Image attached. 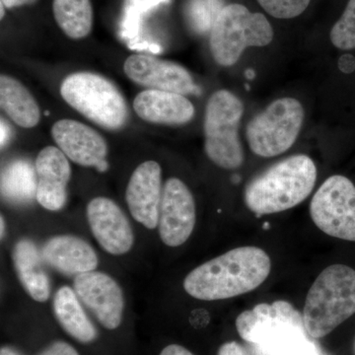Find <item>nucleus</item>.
<instances>
[{"label":"nucleus","mask_w":355,"mask_h":355,"mask_svg":"<svg viewBox=\"0 0 355 355\" xmlns=\"http://www.w3.org/2000/svg\"><path fill=\"white\" fill-rule=\"evenodd\" d=\"M0 223H1V229H0V231H1V238H2V237H3V235H4V231H6V223H4L3 216H1V221H0Z\"/></svg>","instance_id":"72a5a7b5"},{"label":"nucleus","mask_w":355,"mask_h":355,"mask_svg":"<svg viewBox=\"0 0 355 355\" xmlns=\"http://www.w3.org/2000/svg\"><path fill=\"white\" fill-rule=\"evenodd\" d=\"M303 121L304 109L301 103L293 98H280L248 123V144L261 157L279 156L293 146Z\"/></svg>","instance_id":"0eeeda50"},{"label":"nucleus","mask_w":355,"mask_h":355,"mask_svg":"<svg viewBox=\"0 0 355 355\" xmlns=\"http://www.w3.org/2000/svg\"><path fill=\"white\" fill-rule=\"evenodd\" d=\"M310 216L324 234L355 242V186L352 182L342 175L328 178L311 200Z\"/></svg>","instance_id":"6e6552de"},{"label":"nucleus","mask_w":355,"mask_h":355,"mask_svg":"<svg viewBox=\"0 0 355 355\" xmlns=\"http://www.w3.org/2000/svg\"><path fill=\"white\" fill-rule=\"evenodd\" d=\"M53 12L62 31L72 40L86 38L93 26L90 0H53Z\"/></svg>","instance_id":"4be33fe9"},{"label":"nucleus","mask_w":355,"mask_h":355,"mask_svg":"<svg viewBox=\"0 0 355 355\" xmlns=\"http://www.w3.org/2000/svg\"><path fill=\"white\" fill-rule=\"evenodd\" d=\"M37 0H1V4H3L6 8H15V7H21L24 6H30L35 3Z\"/></svg>","instance_id":"c756f323"},{"label":"nucleus","mask_w":355,"mask_h":355,"mask_svg":"<svg viewBox=\"0 0 355 355\" xmlns=\"http://www.w3.org/2000/svg\"><path fill=\"white\" fill-rule=\"evenodd\" d=\"M51 137L67 158L83 167L108 171V146L99 132L80 121H58L51 128Z\"/></svg>","instance_id":"f8f14e48"},{"label":"nucleus","mask_w":355,"mask_h":355,"mask_svg":"<svg viewBox=\"0 0 355 355\" xmlns=\"http://www.w3.org/2000/svg\"><path fill=\"white\" fill-rule=\"evenodd\" d=\"M316 180L314 161L293 155L254 177L245 188V203L259 217L286 211L309 197Z\"/></svg>","instance_id":"f03ea898"},{"label":"nucleus","mask_w":355,"mask_h":355,"mask_svg":"<svg viewBox=\"0 0 355 355\" xmlns=\"http://www.w3.org/2000/svg\"><path fill=\"white\" fill-rule=\"evenodd\" d=\"M243 114L241 100L230 91H216L207 102L203 125L205 150L207 157L223 169H237L244 162L239 137Z\"/></svg>","instance_id":"423d86ee"},{"label":"nucleus","mask_w":355,"mask_h":355,"mask_svg":"<svg viewBox=\"0 0 355 355\" xmlns=\"http://www.w3.org/2000/svg\"><path fill=\"white\" fill-rule=\"evenodd\" d=\"M12 259L18 279L25 291L37 302H46L50 298L51 282L36 244L30 239H21L14 247Z\"/></svg>","instance_id":"6ab92c4d"},{"label":"nucleus","mask_w":355,"mask_h":355,"mask_svg":"<svg viewBox=\"0 0 355 355\" xmlns=\"http://www.w3.org/2000/svg\"><path fill=\"white\" fill-rule=\"evenodd\" d=\"M354 314L355 270L345 265L328 266L308 291L302 315L306 331L319 340Z\"/></svg>","instance_id":"7ed1b4c3"},{"label":"nucleus","mask_w":355,"mask_h":355,"mask_svg":"<svg viewBox=\"0 0 355 355\" xmlns=\"http://www.w3.org/2000/svg\"><path fill=\"white\" fill-rule=\"evenodd\" d=\"M4 6L3 4H0V9H1V14H0V17L3 18L4 13H6V11H4Z\"/></svg>","instance_id":"f704fd0d"},{"label":"nucleus","mask_w":355,"mask_h":355,"mask_svg":"<svg viewBox=\"0 0 355 355\" xmlns=\"http://www.w3.org/2000/svg\"><path fill=\"white\" fill-rule=\"evenodd\" d=\"M196 202L190 189L178 178L167 180L162 191L159 235L169 247L188 241L196 226Z\"/></svg>","instance_id":"9d476101"},{"label":"nucleus","mask_w":355,"mask_h":355,"mask_svg":"<svg viewBox=\"0 0 355 355\" xmlns=\"http://www.w3.org/2000/svg\"><path fill=\"white\" fill-rule=\"evenodd\" d=\"M35 169L40 205L51 211L62 209L67 202V188L71 177L69 158L58 147H44L37 156Z\"/></svg>","instance_id":"dca6fc26"},{"label":"nucleus","mask_w":355,"mask_h":355,"mask_svg":"<svg viewBox=\"0 0 355 355\" xmlns=\"http://www.w3.org/2000/svg\"><path fill=\"white\" fill-rule=\"evenodd\" d=\"M87 218L91 232L107 253L121 256L132 250L135 242L132 225L111 198H93L87 205Z\"/></svg>","instance_id":"4468645a"},{"label":"nucleus","mask_w":355,"mask_h":355,"mask_svg":"<svg viewBox=\"0 0 355 355\" xmlns=\"http://www.w3.org/2000/svg\"><path fill=\"white\" fill-rule=\"evenodd\" d=\"M352 352H354V355H355V338H354V345H352Z\"/></svg>","instance_id":"c9c22d12"},{"label":"nucleus","mask_w":355,"mask_h":355,"mask_svg":"<svg viewBox=\"0 0 355 355\" xmlns=\"http://www.w3.org/2000/svg\"><path fill=\"white\" fill-rule=\"evenodd\" d=\"M79 300L104 328L116 330L123 321L125 299L118 282L101 272L81 273L73 282Z\"/></svg>","instance_id":"9b49d317"},{"label":"nucleus","mask_w":355,"mask_h":355,"mask_svg":"<svg viewBox=\"0 0 355 355\" xmlns=\"http://www.w3.org/2000/svg\"><path fill=\"white\" fill-rule=\"evenodd\" d=\"M0 355H19L17 352H14L13 349H9V347H2L0 350Z\"/></svg>","instance_id":"473e14b6"},{"label":"nucleus","mask_w":355,"mask_h":355,"mask_svg":"<svg viewBox=\"0 0 355 355\" xmlns=\"http://www.w3.org/2000/svg\"><path fill=\"white\" fill-rule=\"evenodd\" d=\"M0 106L21 128H35L41 119L38 104L29 90L17 79L6 74L0 76Z\"/></svg>","instance_id":"412c9836"},{"label":"nucleus","mask_w":355,"mask_h":355,"mask_svg":"<svg viewBox=\"0 0 355 355\" xmlns=\"http://www.w3.org/2000/svg\"><path fill=\"white\" fill-rule=\"evenodd\" d=\"M39 355H79V354L69 343L60 340V342L51 343Z\"/></svg>","instance_id":"bb28decb"},{"label":"nucleus","mask_w":355,"mask_h":355,"mask_svg":"<svg viewBox=\"0 0 355 355\" xmlns=\"http://www.w3.org/2000/svg\"><path fill=\"white\" fill-rule=\"evenodd\" d=\"M319 355H327V354H321V352H320V354H319Z\"/></svg>","instance_id":"e433bc0d"},{"label":"nucleus","mask_w":355,"mask_h":355,"mask_svg":"<svg viewBox=\"0 0 355 355\" xmlns=\"http://www.w3.org/2000/svg\"><path fill=\"white\" fill-rule=\"evenodd\" d=\"M46 265L64 275L92 272L99 260L95 250L85 240L72 235H58L48 240L41 250Z\"/></svg>","instance_id":"f3484780"},{"label":"nucleus","mask_w":355,"mask_h":355,"mask_svg":"<svg viewBox=\"0 0 355 355\" xmlns=\"http://www.w3.org/2000/svg\"><path fill=\"white\" fill-rule=\"evenodd\" d=\"M343 60H345V67H342L343 71L350 72L355 69V60L352 55H345L342 58Z\"/></svg>","instance_id":"2f4dec72"},{"label":"nucleus","mask_w":355,"mask_h":355,"mask_svg":"<svg viewBox=\"0 0 355 355\" xmlns=\"http://www.w3.org/2000/svg\"><path fill=\"white\" fill-rule=\"evenodd\" d=\"M80 302L73 289L60 287L53 298V313L65 333L79 343H92L97 338V330L84 312Z\"/></svg>","instance_id":"aec40b11"},{"label":"nucleus","mask_w":355,"mask_h":355,"mask_svg":"<svg viewBox=\"0 0 355 355\" xmlns=\"http://www.w3.org/2000/svg\"><path fill=\"white\" fill-rule=\"evenodd\" d=\"M123 70L133 83L154 90L178 94H193L197 85L182 65L147 55H132L125 60Z\"/></svg>","instance_id":"ddd939ff"},{"label":"nucleus","mask_w":355,"mask_h":355,"mask_svg":"<svg viewBox=\"0 0 355 355\" xmlns=\"http://www.w3.org/2000/svg\"><path fill=\"white\" fill-rule=\"evenodd\" d=\"M273 306L256 345L263 347L268 355H319V350L308 338L303 317L286 301H277Z\"/></svg>","instance_id":"1a4fd4ad"},{"label":"nucleus","mask_w":355,"mask_h":355,"mask_svg":"<svg viewBox=\"0 0 355 355\" xmlns=\"http://www.w3.org/2000/svg\"><path fill=\"white\" fill-rule=\"evenodd\" d=\"M273 17L291 19L304 12L311 0H257Z\"/></svg>","instance_id":"a878e982"},{"label":"nucleus","mask_w":355,"mask_h":355,"mask_svg":"<svg viewBox=\"0 0 355 355\" xmlns=\"http://www.w3.org/2000/svg\"><path fill=\"white\" fill-rule=\"evenodd\" d=\"M161 176L160 165L155 161H146L133 171L125 191L133 218L150 230L159 223L163 191Z\"/></svg>","instance_id":"2eb2a0df"},{"label":"nucleus","mask_w":355,"mask_h":355,"mask_svg":"<svg viewBox=\"0 0 355 355\" xmlns=\"http://www.w3.org/2000/svg\"><path fill=\"white\" fill-rule=\"evenodd\" d=\"M217 355H247L245 349L237 342L223 343L217 352Z\"/></svg>","instance_id":"cd10ccee"},{"label":"nucleus","mask_w":355,"mask_h":355,"mask_svg":"<svg viewBox=\"0 0 355 355\" xmlns=\"http://www.w3.org/2000/svg\"><path fill=\"white\" fill-rule=\"evenodd\" d=\"M60 95L70 107L106 130H120L127 123L125 97L113 83L99 74H70L62 81Z\"/></svg>","instance_id":"20e7f679"},{"label":"nucleus","mask_w":355,"mask_h":355,"mask_svg":"<svg viewBox=\"0 0 355 355\" xmlns=\"http://www.w3.org/2000/svg\"><path fill=\"white\" fill-rule=\"evenodd\" d=\"M160 355H195L191 354L190 350L186 349V347H182L179 345H171L166 347L162 352H160Z\"/></svg>","instance_id":"c85d7f7f"},{"label":"nucleus","mask_w":355,"mask_h":355,"mask_svg":"<svg viewBox=\"0 0 355 355\" xmlns=\"http://www.w3.org/2000/svg\"><path fill=\"white\" fill-rule=\"evenodd\" d=\"M330 38L336 48L343 51L354 50L355 49V0H349L345 12L340 18L333 29Z\"/></svg>","instance_id":"393cba45"},{"label":"nucleus","mask_w":355,"mask_h":355,"mask_svg":"<svg viewBox=\"0 0 355 355\" xmlns=\"http://www.w3.org/2000/svg\"><path fill=\"white\" fill-rule=\"evenodd\" d=\"M1 147L6 146L7 142H8L9 137H10V128H8V125L4 121L1 120Z\"/></svg>","instance_id":"7c9ffc66"},{"label":"nucleus","mask_w":355,"mask_h":355,"mask_svg":"<svg viewBox=\"0 0 355 355\" xmlns=\"http://www.w3.org/2000/svg\"><path fill=\"white\" fill-rule=\"evenodd\" d=\"M222 0H191L188 18L196 31H210L222 8Z\"/></svg>","instance_id":"b1692460"},{"label":"nucleus","mask_w":355,"mask_h":355,"mask_svg":"<svg viewBox=\"0 0 355 355\" xmlns=\"http://www.w3.org/2000/svg\"><path fill=\"white\" fill-rule=\"evenodd\" d=\"M272 25L261 13H253L242 4H228L222 8L210 30L212 57L221 67H232L249 46L272 43Z\"/></svg>","instance_id":"39448f33"},{"label":"nucleus","mask_w":355,"mask_h":355,"mask_svg":"<svg viewBox=\"0 0 355 355\" xmlns=\"http://www.w3.org/2000/svg\"><path fill=\"white\" fill-rule=\"evenodd\" d=\"M133 110L141 120L158 125H184L193 120L195 107L184 95L146 89L133 100Z\"/></svg>","instance_id":"a211bd4d"},{"label":"nucleus","mask_w":355,"mask_h":355,"mask_svg":"<svg viewBox=\"0 0 355 355\" xmlns=\"http://www.w3.org/2000/svg\"><path fill=\"white\" fill-rule=\"evenodd\" d=\"M1 195L8 202L27 203L37 196L36 169L26 160H15L1 174Z\"/></svg>","instance_id":"5701e85b"},{"label":"nucleus","mask_w":355,"mask_h":355,"mask_svg":"<svg viewBox=\"0 0 355 355\" xmlns=\"http://www.w3.org/2000/svg\"><path fill=\"white\" fill-rule=\"evenodd\" d=\"M270 270L272 261L261 248H236L193 268L184 277V288L198 300H224L258 288Z\"/></svg>","instance_id":"f257e3e1"}]
</instances>
